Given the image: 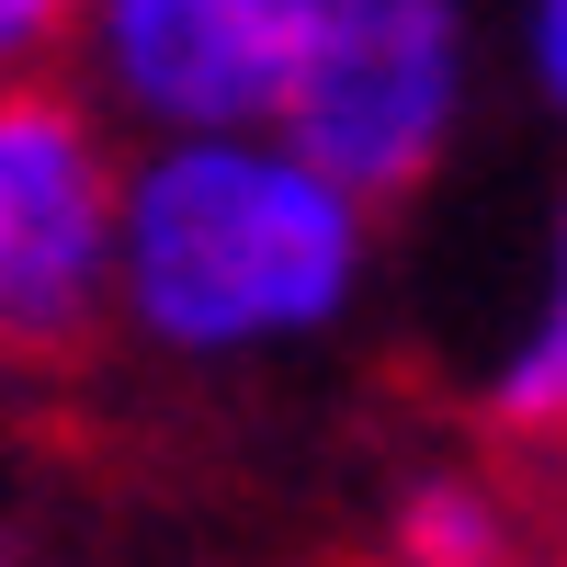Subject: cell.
Segmentation results:
<instances>
[{
    "mask_svg": "<svg viewBox=\"0 0 567 567\" xmlns=\"http://www.w3.org/2000/svg\"><path fill=\"white\" fill-rule=\"evenodd\" d=\"M374 216L296 136H171L125 148L114 329L171 363H272L352 329L374 296Z\"/></svg>",
    "mask_w": 567,
    "mask_h": 567,
    "instance_id": "6da1fadb",
    "label": "cell"
},
{
    "mask_svg": "<svg viewBox=\"0 0 567 567\" xmlns=\"http://www.w3.org/2000/svg\"><path fill=\"white\" fill-rule=\"evenodd\" d=\"M477 69H488V0H318L284 136L386 216L454 159L465 114H477Z\"/></svg>",
    "mask_w": 567,
    "mask_h": 567,
    "instance_id": "7a4b0ae2",
    "label": "cell"
},
{
    "mask_svg": "<svg viewBox=\"0 0 567 567\" xmlns=\"http://www.w3.org/2000/svg\"><path fill=\"white\" fill-rule=\"evenodd\" d=\"M125 136L69 69L0 80V363H58L114 329Z\"/></svg>",
    "mask_w": 567,
    "mask_h": 567,
    "instance_id": "3957f363",
    "label": "cell"
},
{
    "mask_svg": "<svg viewBox=\"0 0 567 567\" xmlns=\"http://www.w3.org/2000/svg\"><path fill=\"white\" fill-rule=\"evenodd\" d=\"M318 0H80L69 80L125 148L171 136H272L296 114Z\"/></svg>",
    "mask_w": 567,
    "mask_h": 567,
    "instance_id": "277c9868",
    "label": "cell"
},
{
    "mask_svg": "<svg viewBox=\"0 0 567 567\" xmlns=\"http://www.w3.org/2000/svg\"><path fill=\"white\" fill-rule=\"evenodd\" d=\"M477 409L499 420L511 443H567V194L545 216V250H534L523 307H511V329L477 363Z\"/></svg>",
    "mask_w": 567,
    "mask_h": 567,
    "instance_id": "5b68a950",
    "label": "cell"
},
{
    "mask_svg": "<svg viewBox=\"0 0 567 567\" xmlns=\"http://www.w3.org/2000/svg\"><path fill=\"white\" fill-rule=\"evenodd\" d=\"M523 556H534L523 499L477 465H420L386 499V567H523Z\"/></svg>",
    "mask_w": 567,
    "mask_h": 567,
    "instance_id": "8992f818",
    "label": "cell"
},
{
    "mask_svg": "<svg viewBox=\"0 0 567 567\" xmlns=\"http://www.w3.org/2000/svg\"><path fill=\"white\" fill-rule=\"evenodd\" d=\"M511 80L567 125V0H511Z\"/></svg>",
    "mask_w": 567,
    "mask_h": 567,
    "instance_id": "52a82bcc",
    "label": "cell"
},
{
    "mask_svg": "<svg viewBox=\"0 0 567 567\" xmlns=\"http://www.w3.org/2000/svg\"><path fill=\"white\" fill-rule=\"evenodd\" d=\"M69 23H80V0H0V80L69 69Z\"/></svg>",
    "mask_w": 567,
    "mask_h": 567,
    "instance_id": "ba28073f",
    "label": "cell"
},
{
    "mask_svg": "<svg viewBox=\"0 0 567 567\" xmlns=\"http://www.w3.org/2000/svg\"><path fill=\"white\" fill-rule=\"evenodd\" d=\"M0 567H12V523H0Z\"/></svg>",
    "mask_w": 567,
    "mask_h": 567,
    "instance_id": "9c48e42d",
    "label": "cell"
}]
</instances>
